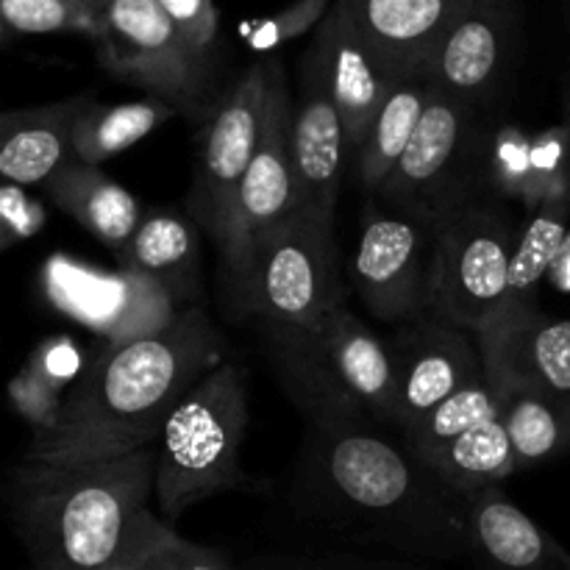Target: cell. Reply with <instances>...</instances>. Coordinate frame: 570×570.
<instances>
[{
  "label": "cell",
  "instance_id": "obj_1",
  "mask_svg": "<svg viewBox=\"0 0 570 570\" xmlns=\"http://www.w3.org/2000/svg\"><path fill=\"white\" fill-rule=\"evenodd\" d=\"M293 501L312 523L404 560L471 557V499L373 421L306 426Z\"/></svg>",
  "mask_w": 570,
  "mask_h": 570
},
{
  "label": "cell",
  "instance_id": "obj_2",
  "mask_svg": "<svg viewBox=\"0 0 570 570\" xmlns=\"http://www.w3.org/2000/svg\"><path fill=\"white\" fill-rule=\"evenodd\" d=\"M220 362L223 340L198 306L161 332L109 345L33 429L22 460H106L156 445L170 412Z\"/></svg>",
  "mask_w": 570,
  "mask_h": 570
},
{
  "label": "cell",
  "instance_id": "obj_3",
  "mask_svg": "<svg viewBox=\"0 0 570 570\" xmlns=\"http://www.w3.org/2000/svg\"><path fill=\"white\" fill-rule=\"evenodd\" d=\"M156 445L81 462L22 460L11 518L37 570H111L161 521L148 510Z\"/></svg>",
  "mask_w": 570,
  "mask_h": 570
},
{
  "label": "cell",
  "instance_id": "obj_4",
  "mask_svg": "<svg viewBox=\"0 0 570 570\" xmlns=\"http://www.w3.org/2000/svg\"><path fill=\"white\" fill-rule=\"evenodd\" d=\"M245 429V379L220 362L184 395L156 440L154 495L165 521H178L198 501L245 482L239 471Z\"/></svg>",
  "mask_w": 570,
  "mask_h": 570
},
{
  "label": "cell",
  "instance_id": "obj_5",
  "mask_svg": "<svg viewBox=\"0 0 570 570\" xmlns=\"http://www.w3.org/2000/svg\"><path fill=\"white\" fill-rule=\"evenodd\" d=\"M488 159L479 106L434 83L432 100L379 198L438 232L482 200Z\"/></svg>",
  "mask_w": 570,
  "mask_h": 570
},
{
  "label": "cell",
  "instance_id": "obj_6",
  "mask_svg": "<svg viewBox=\"0 0 570 570\" xmlns=\"http://www.w3.org/2000/svg\"><path fill=\"white\" fill-rule=\"evenodd\" d=\"M232 276L243 312L256 321L312 332L345 306L334 226L309 212L298 209L256 239Z\"/></svg>",
  "mask_w": 570,
  "mask_h": 570
},
{
  "label": "cell",
  "instance_id": "obj_7",
  "mask_svg": "<svg viewBox=\"0 0 570 570\" xmlns=\"http://www.w3.org/2000/svg\"><path fill=\"white\" fill-rule=\"evenodd\" d=\"M515 223L501 206L476 200L434 232L429 309L479 334L501 315L515 256Z\"/></svg>",
  "mask_w": 570,
  "mask_h": 570
},
{
  "label": "cell",
  "instance_id": "obj_8",
  "mask_svg": "<svg viewBox=\"0 0 570 570\" xmlns=\"http://www.w3.org/2000/svg\"><path fill=\"white\" fill-rule=\"evenodd\" d=\"M98 56L122 81L148 89L178 111H198L209 92L212 67L181 37L159 0H104Z\"/></svg>",
  "mask_w": 570,
  "mask_h": 570
},
{
  "label": "cell",
  "instance_id": "obj_9",
  "mask_svg": "<svg viewBox=\"0 0 570 570\" xmlns=\"http://www.w3.org/2000/svg\"><path fill=\"white\" fill-rule=\"evenodd\" d=\"M273 67L276 61L250 67L212 111L200 137L189 215L220 248L226 245L237 193L265 131Z\"/></svg>",
  "mask_w": 570,
  "mask_h": 570
},
{
  "label": "cell",
  "instance_id": "obj_10",
  "mask_svg": "<svg viewBox=\"0 0 570 570\" xmlns=\"http://www.w3.org/2000/svg\"><path fill=\"white\" fill-rule=\"evenodd\" d=\"M434 228L404 215H373L362 228L351 276L362 304L387 323L429 309Z\"/></svg>",
  "mask_w": 570,
  "mask_h": 570
},
{
  "label": "cell",
  "instance_id": "obj_11",
  "mask_svg": "<svg viewBox=\"0 0 570 570\" xmlns=\"http://www.w3.org/2000/svg\"><path fill=\"white\" fill-rule=\"evenodd\" d=\"M387 348L399 379L401 432L454 393L484 382L482 351L471 332L432 309L401 323Z\"/></svg>",
  "mask_w": 570,
  "mask_h": 570
},
{
  "label": "cell",
  "instance_id": "obj_12",
  "mask_svg": "<svg viewBox=\"0 0 570 570\" xmlns=\"http://www.w3.org/2000/svg\"><path fill=\"white\" fill-rule=\"evenodd\" d=\"M45 284L61 312L109 337L111 345L161 332L184 312L170 289L139 273L104 276L70 259H53L45 271Z\"/></svg>",
  "mask_w": 570,
  "mask_h": 570
},
{
  "label": "cell",
  "instance_id": "obj_13",
  "mask_svg": "<svg viewBox=\"0 0 570 570\" xmlns=\"http://www.w3.org/2000/svg\"><path fill=\"white\" fill-rule=\"evenodd\" d=\"M293 117L295 109L289 104L287 81H284L282 67L276 65L265 131L237 193L226 245L220 248L232 273L243 265L245 254L256 239L282 226L301 209L293 165Z\"/></svg>",
  "mask_w": 570,
  "mask_h": 570
},
{
  "label": "cell",
  "instance_id": "obj_14",
  "mask_svg": "<svg viewBox=\"0 0 570 570\" xmlns=\"http://www.w3.org/2000/svg\"><path fill=\"white\" fill-rule=\"evenodd\" d=\"M306 61L326 83L343 117L348 154L356 156L371 134L373 120L404 76L365 42L337 3L317 26L315 45L306 53Z\"/></svg>",
  "mask_w": 570,
  "mask_h": 570
},
{
  "label": "cell",
  "instance_id": "obj_15",
  "mask_svg": "<svg viewBox=\"0 0 570 570\" xmlns=\"http://www.w3.org/2000/svg\"><path fill=\"white\" fill-rule=\"evenodd\" d=\"M518 33V0H468L429 65L438 87L482 106L504 81Z\"/></svg>",
  "mask_w": 570,
  "mask_h": 570
},
{
  "label": "cell",
  "instance_id": "obj_16",
  "mask_svg": "<svg viewBox=\"0 0 570 570\" xmlns=\"http://www.w3.org/2000/svg\"><path fill=\"white\" fill-rule=\"evenodd\" d=\"M476 337L484 379L570 395V321H557L532 306L499 315Z\"/></svg>",
  "mask_w": 570,
  "mask_h": 570
},
{
  "label": "cell",
  "instance_id": "obj_17",
  "mask_svg": "<svg viewBox=\"0 0 570 570\" xmlns=\"http://www.w3.org/2000/svg\"><path fill=\"white\" fill-rule=\"evenodd\" d=\"M256 328L265 340L267 356L284 393L301 412L306 426H356L373 421L371 412L328 367L306 328L267 321H256Z\"/></svg>",
  "mask_w": 570,
  "mask_h": 570
},
{
  "label": "cell",
  "instance_id": "obj_18",
  "mask_svg": "<svg viewBox=\"0 0 570 570\" xmlns=\"http://www.w3.org/2000/svg\"><path fill=\"white\" fill-rule=\"evenodd\" d=\"M348 154L345 126L315 67L304 59V95L293 117V165L298 206L334 226L343 159Z\"/></svg>",
  "mask_w": 570,
  "mask_h": 570
},
{
  "label": "cell",
  "instance_id": "obj_19",
  "mask_svg": "<svg viewBox=\"0 0 570 570\" xmlns=\"http://www.w3.org/2000/svg\"><path fill=\"white\" fill-rule=\"evenodd\" d=\"M401 76L426 72L468 0H334Z\"/></svg>",
  "mask_w": 570,
  "mask_h": 570
},
{
  "label": "cell",
  "instance_id": "obj_20",
  "mask_svg": "<svg viewBox=\"0 0 570 570\" xmlns=\"http://www.w3.org/2000/svg\"><path fill=\"white\" fill-rule=\"evenodd\" d=\"M309 334L328 367L337 373L351 395L371 412L373 421L401 434L399 379H395L387 340L379 337L345 306L334 309Z\"/></svg>",
  "mask_w": 570,
  "mask_h": 570
},
{
  "label": "cell",
  "instance_id": "obj_21",
  "mask_svg": "<svg viewBox=\"0 0 570 570\" xmlns=\"http://www.w3.org/2000/svg\"><path fill=\"white\" fill-rule=\"evenodd\" d=\"M476 570H570V554L499 488L471 499V557Z\"/></svg>",
  "mask_w": 570,
  "mask_h": 570
},
{
  "label": "cell",
  "instance_id": "obj_22",
  "mask_svg": "<svg viewBox=\"0 0 570 570\" xmlns=\"http://www.w3.org/2000/svg\"><path fill=\"white\" fill-rule=\"evenodd\" d=\"M92 95L0 117V173L9 184H48L76 159L72 134Z\"/></svg>",
  "mask_w": 570,
  "mask_h": 570
},
{
  "label": "cell",
  "instance_id": "obj_23",
  "mask_svg": "<svg viewBox=\"0 0 570 570\" xmlns=\"http://www.w3.org/2000/svg\"><path fill=\"white\" fill-rule=\"evenodd\" d=\"M45 193L61 212L76 217L87 232L115 250L126 248L145 220L137 198L128 189L111 181L95 165H83L78 159L61 167L45 184Z\"/></svg>",
  "mask_w": 570,
  "mask_h": 570
},
{
  "label": "cell",
  "instance_id": "obj_24",
  "mask_svg": "<svg viewBox=\"0 0 570 570\" xmlns=\"http://www.w3.org/2000/svg\"><path fill=\"white\" fill-rule=\"evenodd\" d=\"M488 387L499 401L518 468L543 465L570 451V395L504 379H488Z\"/></svg>",
  "mask_w": 570,
  "mask_h": 570
},
{
  "label": "cell",
  "instance_id": "obj_25",
  "mask_svg": "<svg viewBox=\"0 0 570 570\" xmlns=\"http://www.w3.org/2000/svg\"><path fill=\"white\" fill-rule=\"evenodd\" d=\"M120 256L122 271L139 273L170 289L178 301L193 298L200 282V245L193 226L170 212H156L142 220Z\"/></svg>",
  "mask_w": 570,
  "mask_h": 570
},
{
  "label": "cell",
  "instance_id": "obj_26",
  "mask_svg": "<svg viewBox=\"0 0 570 570\" xmlns=\"http://www.w3.org/2000/svg\"><path fill=\"white\" fill-rule=\"evenodd\" d=\"M434 81L429 72H412L404 76L390 92L387 104L382 106L379 117L373 120L371 134L356 154V176L362 178L371 193H379L393 167L404 156L429 100H432Z\"/></svg>",
  "mask_w": 570,
  "mask_h": 570
},
{
  "label": "cell",
  "instance_id": "obj_27",
  "mask_svg": "<svg viewBox=\"0 0 570 570\" xmlns=\"http://www.w3.org/2000/svg\"><path fill=\"white\" fill-rule=\"evenodd\" d=\"M421 462L465 499L495 488L501 479L518 471L515 451H512L510 434H507L501 417L479 423L476 429L456 438L454 443L432 451Z\"/></svg>",
  "mask_w": 570,
  "mask_h": 570
},
{
  "label": "cell",
  "instance_id": "obj_28",
  "mask_svg": "<svg viewBox=\"0 0 570 570\" xmlns=\"http://www.w3.org/2000/svg\"><path fill=\"white\" fill-rule=\"evenodd\" d=\"M176 111V106L161 98L131 100V104L115 106H100L92 100L81 111L76 122V134H72L76 159L83 161V165L98 167L100 161L122 154L131 145H137L139 139L148 137L161 122L170 120Z\"/></svg>",
  "mask_w": 570,
  "mask_h": 570
},
{
  "label": "cell",
  "instance_id": "obj_29",
  "mask_svg": "<svg viewBox=\"0 0 570 570\" xmlns=\"http://www.w3.org/2000/svg\"><path fill=\"white\" fill-rule=\"evenodd\" d=\"M568 237V200L551 198L546 200L543 209L538 212L527 232L521 234L515 256L510 267V289H507V304L501 315L507 312H523L534 306V293L540 282L549 273L560 256L562 245Z\"/></svg>",
  "mask_w": 570,
  "mask_h": 570
},
{
  "label": "cell",
  "instance_id": "obj_30",
  "mask_svg": "<svg viewBox=\"0 0 570 570\" xmlns=\"http://www.w3.org/2000/svg\"><path fill=\"white\" fill-rule=\"evenodd\" d=\"M493 417H501V410L493 390L488 387V379H484V382L471 384V387L460 390L451 399H445L440 406H434L429 415H423L421 421L404 429L401 440L412 451V456L423 460L432 451L454 443L456 438L476 429L479 423L493 421Z\"/></svg>",
  "mask_w": 570,
  "mask_h": 570
},
{
  "label": "cell",
  "instance_id": "obj_31",
  "mask_svg": "<svg viewBox=\"0 0 570 570\" xmlns=\"http://www.w3.org/2000/svg\"><path fill=\"white\" fill-rule=\"evenodd\" d=\"M104 0H0L6 33H83L100 31Z\"/></svg>",
  "mask_w": 570,
  "mask_h": 570
},
{
  "label": "cell",
  "instance_id": "obj_32",
  "mask_svg": "<svg viewBox=\"0 0 570 570\" xmlns=\"http://www.w3.org/2000/svg\"><path fill=\"white\" fill-rule=\"evenodd\" d=\"M111 570H239L223 554L187 543L165 521L156 523L148 538L139 540L128 557Z\"/></svg>",
  "mask_w": 570,
  "mask_h": 570
},
{
  "label": "cell",
  "instance_id": "obj_33",
  "mask_svg": "<svg viewBox=\"0 0 570 570\" xmlns=\"http://www.w3.org/2000/svg\"><path fill=\"white\" fill-rule=\"evenodd\" d=\"M189 48L212 67L220 48V17L212 0H159Z\"/></svg>",
  "mask_w": 570,
  "mask_h": 570
},
{
  "label": "cell",
  "instance_id": "obj_34",
  "mask_svg": "<svg viewBox=\"0 0 570 570\" xmlns=\"http://www.w3.org/2000/svg\"><path fill=\"white\" fill-rule=\"evenodd\" d=\"M332 6L334 0H295V3H289L278 14L256 22L248 33V45L254 50H271L276 45L287 42V39L301 37L309 28L321 26L328 11H332Z\"/></svg>",
  "mask_w": 570,
  "mask_h": 570
},
{
  "label": "cell",
  "instance_id": "obj_35",
  "mask_svg": "<svg viewBox=\"0 0 570 570\" xmlns=\"http://www.w3.org/2000/svg\"><path fill=\"white\" fill-rule=\"evenodd\" d=\"M239 570H432L415 560H371V557L354 554H328V557H271V560H254Z\"/></svg>",
  "mask_w": 570,
  "mask_h": 570
}]
</instances>
